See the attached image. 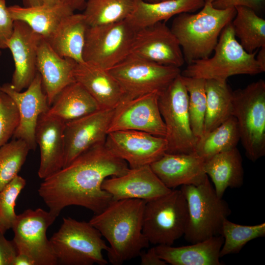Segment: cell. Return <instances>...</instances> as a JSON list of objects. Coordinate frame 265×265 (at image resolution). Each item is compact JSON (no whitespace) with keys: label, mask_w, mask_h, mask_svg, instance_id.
Segmentation results:
<instances>
[{"label":"cell","mask_w":265,"mask_h":265,"mask_svg":"<svg viewBox=\"0 0 265 265\" xmlns=\"http://www.w3.org/2000/svg\"><path fill=\"white\" fill-rule=\"evenodd\" d=\"M106 146L123 159L130 168L150 165L167 150L164 137L134 130H120L108 133Z\"/></svg>","instance_id":"15"},{"label":"cell","mask_w":265,"mask_h":265,"mask_svg":"<svg viewBox=\"0 0 265 265\" xmlns=\"http://www.w3.org/2000/svg\"><path fill=\"white\" fill-rule=\"evenodd\" d=\"M221 235L224 241L220 257L240 252L249 241L265 236V223L254 225H243L225 219L222 224Z\"/></svg>","instance_id":"34"},{"label":"cell","mask_w":265,"mask_h":265,"mask_svg":"<svg viewBox=\"0 0 265 265\" xmlns=\"http://www.w3.org/2000/svg\"><path fill=\"white\" fill-rule=\"evenodd\" d=\"M161 0H159V1H161ZM212 0L213 1V0Z\"/></svg>","instance_id":"50"},{"label":"cell","mask_w":265,"mask_h":265,"mask_svg":"<svg viewBox=\"0 0 265 265\" xmlns=\"http://www.w3.org/2000/svg\"><path fill=\"white\" fill-rule=\"evenodd\" d=\"M74 11L76 10L84 9L86 0H61Z\"/></svg>","instance_id":"44"},{"label":"cell","mask_w":265,"mask_h":265,"mask_svg":"<svg viewBox=\"0 0 265 265\" xmlns=\"http://www.w3.org/2000/svg\"><path fill=\"white\" fill-rule=\"evenodd\" d=\"M239 141L237 121L231 116L198 139L195 153L205 160L217 154L237 147Z\"/></svg>","instance_id":"32"},{"label":"cell","mask_w":265,"mask_h":265,"mask_svg":"<svg viewBox=\"0 0 265 265\" xmlns=\"http://www.w3.org/2000/svg\"><path fill=\"white\" fill-rule=\"evenodd\" d=\"M130 169L105 144L95 146L68 165L44 179L38 191L54 219L65 207H83L97 214L113 201L102 188L109 177L119 176Z\"/></svg>","instance_id":"1"},{"label":"cell","mask_w":265,"mask_h":265,"mask_svg":"<svg viewBox=\"0 0 265 265\" xmlns=\"http://www.w3.org/2000/svg\"><path fill=\"white\" fill-rule=\"evenodd\" d=\"M102 188L109 193L113 201L137 199L146 202L169 193L152 170L150 165L130 168L124 174L106 179Z\"/></svg>","instance_id":"18"},{"label":"cell","mask_w":265,"mask_h":265,"mask_svg":"<svg viewBox=\"0 0 265 265\" xmlns=\"http://www.w3.org/2000/svg\"><path fill=\"white\" fill-rule=\"evenodd\" d=\"M205 0H165L148 2L135 0L133 10L126 19L138 29L160 22H165L183 12H192L201 8Z\"/></svg>","instance_id":"25"},{"label":"cell","mask_w":265,"mask_h":265,"mask_svg":"<svg viewBox=\"0 0 265 265\" xmlns=\"http://www.w3.org/2000/svg\"><path fill=\"white\" fill-rule=\"evenodd\" d=\"M26 185L25 179L18 175L0 191V231L3 234L12 228L16 219V201Z\"/></svg>","instance_id":"37"},{"label":"cell","mask_w":265,"mask_h":265,"mask_svg":"<svg viewBox=\"0 0 265 265\" xmlns=\"http://www.w3.org/2000/svg\"><path fill=\"white\" fill-rule=\"evenodd\" d=\"M29 150L20 139H13L0 147V191L18 175Z\"/></svg>","instance_id":"36"},{"label":"cell","mask_w":265,"mask_h":265,"mask_svg":"<svg viewBox=\"0 0 265 265\" xmlns=\"http://www.w3.org/2000/svg\"><path fill=\"white\" fill-rule=\"evenodd\" d=\"M188 94V112L192 131L198 139L204 132L206 109L205 80L187 77L181 75Z\"/></svg>","instance_id":"35"},{"label":"cell","mask_w":265,"mask_h":265,"mask_svg":"<svg viewBox=\"0 0 265 265\" xmlns=\"http://www.w3.org/2000/svg\"><path fill=\"white\" fill-rule=\"evenodd\" d=\"M130 54L180 68L185 62L177 39L164 22L136 30Z\"/></svg>","instance_id":"16"},{"label":"cell","mask_w":265,"mask_h":265,"mask_svg":"<svg viewBox=\"0 0 265 265\" xmlns=\"http://www.w3.org/2000/svg\"><path fill=\"white\" fill-rule=\"evenodd\" d=\"M257 52L249 53L243 49L230 23L222 30L213 55L188 64L181 75L221 81L235 75H257L265 71L256 60Z\"/></svg>","instance_id":"4"},{"label":"cell","mask_w":265,"mask_h":265,"mask_svg":"<svg viewBox=\"0 0 265 265\" xmlns=\"http://www.w3.org/2000/svg\"><path fill=\"white\" fill-rule=\"evenodd\" d=\"M77 64L73 59L58 54L42 38L37 50L36 68L50 106L63 89L76 81L74 72Z\"/></svg>","instance_id":"22"},{"label":"cell","mask_w":265,"mask_h":265,"mask_svg":"<svg viewBox=\"0 0 265 265\" xmlns=\"http://www.w3.org/2000/svg\"><path fill=\"white\" fill-rule=\"evenodd\" d=\"M61 0H42L43 4L47 5H54L59 3Z\"/></svg>","instance_id":"47"},{"label":"cell","mask_w":265,"mask_h":265,"mask_svg":"<svg viewBox=\"0 0 265 265\" xmlns=\"http://www.w3.org/2000/svg\"><path fill=\"white\" fill-rule=\"evenodd\" d=\"M108 71L122 88V102L154 92H161L182 72L180 68L161 65L131 54Z\"/></svg>","instance_id":"10"},{"label":"cell","mask_w":265,"mask_h":265,"mask_svg":"<svg viewBox=\"0 0 265 265\" xmlns=\"http://www.w3.org/2000/svg\"><path fill=\"white\" fill-rule=\"evenodd\" d=\"M204 170L212 181L217 195L220 198H222L228 187L239 188L243 185L242 159L237 147L205 160Z\"/></svg>","instance_id":"27"},{"label":"cell","mask_w":265,"mask_h":265,"mask_svg":"<svg viewBox=\"0 0 265 265\" xmlns=\"http://www.w3.org/2000/svg\"><path fill=\"white\" fill-rule=\"evenodd\" d=\"M205 91L206 109L203 135L232 116L233 111V91L227 81L205 80Z\"/></svg>","instance_id":"30"},{"label":"cell","mask_w":265,"mask_h":265,"mask_svg":"<svg viewBox=\"0 0 265 265\" xmlns=\"http://www.w3.org/2000/svg\"><path fill=\"white\" fill-rule=\"evenodd\" d=\"M212 1L205 0L199 12L180 13L172 21L170 29L187 64L211 56L222 30L236 15L235 8L217 9Z\"/></svg>","instance_id":"3"},{"label":"cell","mask_w":265,"mask_h":265,"mask_svg":"<svg viewBox=\"0 0 265 265\" xmlns=\"http://www.w3.org/2000/svg\"><path fill=\"white\" fill-rule=\"evenodd\" d=\"M0 90L10 96L19 111L20 123L13 139H22L27 144L30 150H35L37 144L35 132L38 118L46 113L50 107L40 74L36 73L25 91L15 90L10 83L0 85Z\"/></svg>","instance_id":"17"},{"label":"cell","mask_w":265,"mask_h":265,"mask_svg":"<svg viewBox=\"0 0 265 265\" xmlns=\"http://www.w3.org/2000/svg\"><path fill=\"white\" fill-rule=\"evenodd\" d=\"M65 122L44 113L40 115L35 132L40 149V162L38 175L44 179L60 170L64 154V129Z\"/></svg>","instance_id":"20"},{"label":"cell","mask_w":265,"mask_h":265,"mask_svg":"<svg viewBox=\"0 0 265 265\" xmlns=\"http://www.w3.org/2000/svg\"><path fill=\"white\" fill-rule=\"evenodd\" d=\"M42 38L24 22L14 21L13 33L6 46L12 53L15 65L10 83L17 91L26 88L37 73V50Z\"/></svg>","instance_id":"19"},{"label":"cell","mask_w":265,"mask_h":265,"mask_svg":"<svg viewBox=\"0 0 265 265\" xmlns=\"http://www.w3.org/2000/svg\"><path fill=\"white\" fill-rule=\"evenodd\" d=\"M188 218L187 203L181 190L146 202L143 233L154 245H172L184 236Z\"/></svg>","instance_id":"8"},{"label":"cell","mask_w":265,"mask_h":265,"mask_svg":"<svg viewBox=\"0 0 265 265\" xmlns=\"http://www.w3.org/2000/svg\"><path fill=\"white\" fill-rule=\"evenodd\" d=\"M135 0H86L83 15L88 26L114 23L126 20Z\"/></svg>","instance_id":"33"},{"label":"cell","mask_w":265,"mask_h":265,"mask_svg":"<svg viewBox=\"0 0 265 265\" xmlns=\"http://www.w3.org/2000/svg\"><path fill=\"white\" fill-rule=\"evenodd\" d=\"M58 263L64 265H106L103 255L109 246L89 222L64 217L57 232L50 239Z\"/></svg>","instance_id":"6"},{"label":"cell","mask_w":265,"mask_h":265,"mask_svg":"<svg viewBox=\"0 0 265 265\" xmlns=\"http://www.w3.org/2000/svg\"><path fill=\"white\" fill-rule=\"evenodd\" d=\"M146 202L137 199L112 201L89 220L110 244L106 252L112 265H122L149 247L142 230Z\"/></svg>","instance_id":"2"},{"label":"cell","mask_w":265,"mask_h":265,"mask_svg":"<svg viewBox=\"0 0 265 265\" xmlns=\"http://www.w3.org/2000/svg\"><path fill=\"white\" fill-rule=\"evenodd\" d=\"M99 109L95 99L80 83L75 81L57 95L46 113L67 122Z\"/></svg>","instance_id":"29"},{"label":"cell","mask_w":265,"mask_h":265,"mask_svg":"<svg viewBox=\"0 0 265 265\" xmlns=\"http://www.w3.org/2000/svg\"><path fill=\"white\" fill-rule=\"evenodd\" d=\"M114 110L100 109L65 122L63 167L90 148L105 143Z\"/></svg>","instance_id":"13"},{"label":"cell","mask_w":265,"mask_h":265,"mask_svg":"<svg viewBox=\"0 0 265 265\" xmlns=\"http://www.w3.org/2000/svg\"><path fill=\"white\" fill-rule=\"evenodd\" d=\"M135 31L127 20L88 26L83 52L84 62L109 70L130 55Z\"/></svg>","instance_id":"11"},{"label":"cell","mask_w":265,"mask_h":265,"mask_svg":"<svg viewBox=\"0 0 265 265\" xmlns=\"http://www.w3.org/2000/svg\"><path fill=\"white\" fill-rule=\"evenodd\" d=\"M256 58L261 67L265 71V46L259 49Z\"/></svg>","instance_id":"45"},{"label":"cell","mask_w":265,"mask_h":265,"mask_svg":"<svg viewBox=\"0 0 265 265\" xmlns=\"http://www.w3.org/2000/svg\"><path fill=\"white\" fill-rule=\"evenodd\" d=\"M8 9L14 21L24 22L46 40L64 18L74 13L71 7L62 1L54 5H14L9 6Z\"/></svg>","instance_id":"28"},{"label":"cell","mask_w":265,"mask_h":265,"mask_svg":"<svg viewBox=\"0 0 265 265\" xmlns=\"http://www.w3.org/2000/svg\"><path fill=\"white\" fill-rule=\"evenodd\" d=\"M141 265H165L167 263L159 257L155 247H152L145 252L142 250L139 256Z\"/></svg>","instance_id":"42"},{"label":"cell","mask_w":265,"mask_h":265,"mask_svg":"<svg viewBox=\"0 0 265 265\" xmlns=\"http://www.w3.org/2000/svg\"><path fill=\"white\" fill-rule=\"evenodd\" d=\"M55 219L49 212L38 208L27 209L17 215L12 227L13 239L18 253L28 256L35 265H56L57 260L47 230Z\"/></svg>","instance_id":"12"},{"label":"cell","mask_w":265,"mask_h":265,"mask_svg":"<svg viewBox=\"0 0 265 265\" xmlns=\"http://www.w3.org/2000/svg\"><path fill=\"white\" fill-rule=\"evenodd\" d=\"M1 52L0 50V55H1Z\"/></svg>","instance_id":"49"},{"label":"cell","mask_w":265,"mask_h":265,"mask_svg":"<svg viewBox=\"0 0 265 265\" xmlns=\"http://www.w3.org/2000/svg\"><path fill=\"white\" fill-rule=\"evenodd\" d=\"M12 265H35V263L28 256L18 253L14 260Z\"/></svg>","instance_id":"43"},{"label":"cell","mask_w":265,"mask_h":265,"mask_svg":"<svg viewBox=\"0 0 265 265\" xmlns=\"http://www.w3.org/2000/svg\"><path fill=\"white\" fill-rule=\"evenodd\" d=\"M205 160L196 153H165L150 166L168 188L173 189L183 185H198L208 177L204 170Z\"/></svg>","instance_id":"21"},{"label":"cell","mask_w":265,"mask_h":265,"mask_svg":"<svg viewBox=\"0 0 265 265\" xmlns=\"http://www.w3.org/2000/svg\"><path fill=\"white\" fill-rule=\"evenodd\" d=\"M264 2L265 0H213L212 4L215 8L221 9L244 6L257 13L262 8Z\"/></svg>","instance_id":"40"},{"label":"cell","mask_w":265,"mask_h":265,"mask_svg":"<svg viewBox=\"0 0 265 265\" xmlns=\"http://www.w3.org/2000/svg\"><path fill=\"white\" fill-rule=\"evenodd\" d=\"M88 27L82 13H73L63 19L46 39L60 56L82 63L85 35Z\"/></svg>","instance_id":"26"},{"label":"cell","mask_w":265,"mask_h":265,"mask_svg":"<svg viewBox=\"0 0 265 265\" xmlns=\"http://www.w3.org/2000/svg\"><path fill=\"white\" fill-rule=\"evenodd\" d=\"M232 116L237 121L246 157L255 162L265 155V81L259 80L233 91Z\"/></svg>","instance_id":"7"},{"label":"cell","mask_w":265,"mask_h":265,"mask_svg":"<svg viewBox=\"0 0 265 265\" xmlns=\"http://www.w3.org/2000/svg\"><path fill=\"white\" fill-rule=\"evenodd\" d=\"M144 0L148 2H157V1H159V0Z\"/></svg>","instance_id":"48"},{"label":"cell","mask_w":265,"mask_h":265,"mask_svg":"<svg viewBox=\"0 0 265 265\" xmlns=\"http://www.w3.org/2000/svg\"><path fill=\"white\" fill-rule=\"evenodd\" d=\"M25 6H34L43 4L42 0H23Z\"/></svg>","instance_id":"46"},{"label":"cell","mask_w":265,"mask_h":265,"mask_svg":"<svg viewBox=\"0 0 265 265\" xmlns=\"http://www.w3.org/2000/svg\"><path fill=\"white\" fill-rule=\"evenodd\" d=\"M223 241V237L217 235L189 245H157L155 248L159 257L172 265H221Z\"/></svg>","instance_id":"24"},{"label":"cell","mask_w":265,"mask_h":265,"mask_svg":"<svg viewBox=\"0 0 265 265\" xmlns=\"http://www.w3.org/2000/svg\"><path fill=\"white\" fill-rule=\"evenodd\" d=\"M188 218L184 238L191 243L221 235L224 220L231 213L228 203L218 197L208 176L201 184L183 185Z\"/></svg>","instance_id":"5"},{"label":"cell","mask_w":265,"mask_h":265,"mask_svg":"<svg viewBox=\"0 0 265 265\" xmlns=\"http://www.w3.org/2000/svg\"><path fill=\"white\" fill-rule=\"evenodd\" d=\"M159 92L121 102L115 108L108 133L134 130L165 137L166 128L159 106Z\"/></svg>","instance_id":"14"},{"label":"cell","mask_w":265,"mask_h":265,"mask_svg":"<svg viewBox=\"0 0 265 265\" xmlns=\"http://www.w3.org/2000/svg\"><path fill=\"white\" fill-rule=\"evenodd\" d=\"M159 106L166 128V153H195L198 139L191 128L188 94L181 74L159 93Z\"/></svg>","instance_id":"9"},{"label":"cell","mask_w":265,"mask_h":265,"mask_svg":"<svg viewBox=\"0 0 265 265\" xmlns=\"http://www.w3.org/2000/svg\"><path fill=\"white\" fill-rule=\"evenodd\" d=\"M14 22L5 0H0V50L7 49V42L13 33Z\"/></svg>","instance_id":"39"},{"label":"cell","mask_w":265,"mask_h":265,"mask_svg":"<svg viewBox=\"0 0 265 265\" xmlns=\"http://www.w3.org/2000/svg\"><path fill=\"white\" fill-rule=\"evenodd\" d=\"M18 253L13 240L6 239L4 234L0 231V265H12Z\"/></svg>","instance_id":"41"},{"label":"cell","mask_w":265,"mask_h":265,"mask_svg":"<svg viewBox=\"0 0 265 265\" xmlns=\"http://www.w3.org/2000/svg\"><path fill=\"white\" fill-rule=\"evenodd\" d=\"M76 81L80 83L98 103L100 109H114L122 102L123 92L108 70L83 62L77 64Z\"/></svg>","instance_id":"23"},{"label":"cell","mask_w":265,"mask_h":265,"mask_svg":"<svg viewBox=\"0 0 265 265\" xmlns=\"http://www.w3.org/2000/svg\"><path fill=\"white\" fill-rule=\"evenodd\" d=\"M19 123L16 104L10 96L0 90V147L13 137Z\"/></svg>","instance_id":"38"},{"label":"cell","mask_w":265,"mask_h":265,"mask_svg":"<svg viewBox=\"0 0 265 265\" xmlns=\"http://www.w3.org/2000/svg\"><path fill=\"white\" fill-rule=\"evenodd\" d=\"M231 23L239 43L249 53L265 46V20L253 10L237 6Z\"/></svg>","instance_id":"31"}]
</instances>
